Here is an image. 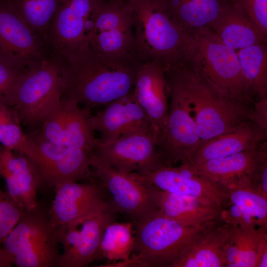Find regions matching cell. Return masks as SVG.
<instances>
[{
    "label": "cell",
    "mask_w": 267,
    "mask_h": 267,
    "mask_svg": "<svg viewBox=\"0 0 267 267\" xmlns=\"http://www.w3.org/2000/svg\"><path fill=\"white\" fill-rule=\"evenodd\" d=\"M90 154L126 173L144 175L165 165L152 130L132 133L106 143L96 138Z\"/></svg>",
    "instance_id": "cell-10"
},
{
    "label": "cell",
    "mask_w": 267,
    "mask_h": 267,
    "mask_svg": "<svg viewBox=\"0 0 267 267\" xmlns=\"http://www.w3.org/2000/svg\"><path fill=\"white\" fill-rule=\"evenodd\" d=\"M159 212L182 224L199 226L220 217L222 207L216 203L161 190Z\"/></svg>",
    "instance_id": "cell-25"
},
{
    "label": "cell",
    "mask_w": 267,
    "mask_h": 267,
    "mask_svg": "<svg viewBox=\"0 0 267 267\" xmlns=\"http://www.w3.org/2000/svg\"><path fill=\"white\" fill-rule=\"evenodd\" d=\"M63 68L58 55L44 58L18 75L0 94V103L10 107L19 122L43 124L61 105Z\"/></svg>",
    "instance_id": "cell-3"
},
{
    "label": "cell",
    "mask_w": 267,
    "mask_h": 267,
    "mask_svg": "<svg viewBox=\"0 0 267 267\" xmlns=\"http://www.w3.org/2000/svg\"><path fill=\"white\" fill-rule=\"evenodd\" d=\"M63 117L64 111L61 100L59 108L43 123L42 131L39 135L52 143L65 145Z\"/></svg>",
    "instance_id": "cell-35"
},
{
    "label": "cell",
    "mask_w": 267,
    "mask_h": 267,
    "mask_svg": "<svg viewBox=\"0 0 267 267\" xmlns=\"http://www.w3.org/2000/svg\"><path fill=\"white\" fill-rule=\"evenodd\" d=\"M20 152L37 167L42 186L54 188L67 181L95 178L90 166V153L84 149L55 144L40 135L28 136Z\"/></svg>",
    "instance_id": "cell-8"
},
{
    "label": "cell",
    "mask_w": 267,
    "mask_h": 267,
    "mask_svg": "<svg viewBox=\"0 0 267 267\" xmlns=\"http://www.w3.org/2000/svg\"><path fill=\"white\" fill-rule=\"evenodd\" d=\"M25 210L6 191L0 188V248Z\"/></svg>",
    "instance_id": "cell-33"
},
{
    "label": "cell",
    "mask_w": 267,
    "mask_h": 267,
    "mask_svg": "<svg viewBox=\"0 0 267 267\" xmlns=\"http://www.w3.org/2000/svg\"><path fill=\"white\" fill-rule=\"evenodd\" d=\"M267 37V0H229Z\"/></svg>",
    "instance_id": "cell-34"
},
{
    "label": "cell",
    "mask_w": 267,
    "mask_h": 267,
    "mask_svg": "<svg viewBox=\"0 0 267 267\" xmlns=\"http://www.w3.org/2000/svg\"><path fill=\"white\" fill-rule=\"evenodd\" d=\"M93 132L100 134L98 140L109 142L137 131L153 130L146 113L136 100L133 91L105 105L89 118Z\"/></svg>",
    "instance_id": "cell-18"
},
{
    "label": "cell",
    "mask_w": 267,
    "mask_h": 267,
    "mask_svg": "<svg viewBox=\"0 0 267 267\" xmlns=\"http://www.w3.org/2000/svg\"><path fill=\"white\" fill-rule=\"evenodd\" d=\"M266 138L267 134L250 120L230 132L202 141L190 159L186 162L198 164L254 149Z\"/></svg>",
    "instance_id": "cell-22"
},
{
    "label": "cell",
    "mask_w": 267,
    "mask_h": 267,
    "mask_svg": "<svg viewBox=\"0 0 267 267\" xmlns=\"http://www.w3.org/2000/svg\"><path fill=\"white\" fill-rule=\"evenodd\" d=\"M252 121L263 133L267 134V96L259 98L255 102Z\"/></svg>",
    "instance_id": "cell-38"
},
{
    "label": "cell",
    "mask_w": 267,
    "mask_h": 267,
    "mask_svg": "<svg viewBox=\"0 0 267 267\" xmlns=\"http://www.w3.org/2000/svg\"><path fill=\"white\" fill-rule=\"evenodd\" d=\"M99 0H61L51 23L50 42L62 57L88 44L91 16Z\"/></svg>",
    "instance_id": "cell-16"
},
{
    "label": "cell",
    "mask_w": 267,
    "mask_h": 267,
    "mask_svg": "<svg viewBox=\"0 0 267 267\" xmlns=\"http://www.w3.org/2000/svg\"><path fill=\"white\" fill-rule=\"evenodd\" d=\"M60 244L48 210L39 203L34 209L24 211L1 247L17 267H57Z\"/></svg>",
    "instance_id": "cell-5"
},
{
    "label": "cell",
    "mask_w": 267,
    "mask_h": 267,
    "mask_svg": "<svg viewBox=\"0 0 267 267\" xmlns=\"http://www.w3.org/2000/svg\"><path fill=\"white\" fill-rule=\"evenodd\" d=\"M13 264L10 257L2 247L0 248V267H11Z\"/></svg>",
    "instance_id": "cell-39"
},
{
    "label": "cell",
    "mask_w": 267,
    "mask_h": 267,
    "mask_svg": "<svg viewBox=\"0 0 267 267\" xmlns=\"http://www.w3.org/2000/svg\"><path fill=\"white\" fill-rule=\"evenodd\" d=\"M250 185L253 189L267 197V154L263 156L254 172Z\"/></svg>",
    "instance_id": "cell-36"
},
{
    "label": "cell",
    "mask_w": 267,
    "mask_h": 267,
    "mask_svg": "<svg viewBox=\"0 0 267 267\" xmlns=\"http://www.w3.org/2000/svg\"><path fill=\"white\" fill-rule=\"evenodd\" d=\"M202 225H183L160 212L135 222L131 257L136 267H173Z\"/></svg>",
    "instance_id": "cell-7"
},
{
    "label": "cell",
    "mask_w": 267,
    "mask_h": 267,
    "mask_svg": "<svg viewBox=\"0 0 267 267\" xmlns=\"http://www.w3.org/2000/svg\"><path fill=\"white\" fill-rule=\"evenodd\" d=\"M222 187L228 196L220 218L242 228H267V197L244 181H232Z\"/></svg>",
    "instance_id": "cell-21"
},
{
    "label": "cell",
    "mask_w": 267,
    "mask_h": 267,
    "mask_svg": "<svg viewBox=\"0 0 267 267\" xmlns=\"http://www.w3.org/2000/svg\"><path fill=\"white\" fill-rule=\"evenodd\" d=\"M168 86L186 103L202 141L230 132L252 120L247 104L223 93L187 60L166 69Z\"/></svg>",
    "instance_id": "cell-2"
},
{
    "label": "cell",
    "mask_w": 267,
    "mask_h": 267,
    "mask_svg": "<svg viewBox=\"0 0 267 267\" xmlns=\"http://www.w3.org/2000/svg\"><path fill=\"white\" fill-rule=\"evenodd\" d=\"M132 4L140 57L156 61L165 68L186 60L193 38L179 26L163 0H136Z\"/></svg>",
    "instance_id": "cell-4"
},
{
    "label": "cell",
    "mask_w": 267,
    "mask_h": 267,
    "mask_svg": "<svg viewBox=\"0 0 267 267\" xmlns=\"http://www.w3.org/2000/svg\"><path fill=\"white\" fill-rule=\"evenodd\" d=\"M233 227L220 217L204 223L173 267H225L224 248Z\"/></svg>",
    "instance_id": "cell-20"
},
{
    "label": "cell",
    "mask_w": 267,
    "mask_h": 267,
    "mask_svg": "<svg viewBox=\"0 0 267 267\" xmlns=\"http://www.w3.org/2000/svg\"><path fill=\"white\" fill-rule=\"evenodd\" d=\"M23 70H24L19 69L0 56V94Z\"/></svg>",
    "instance_id": "cell-37"
},
{
    "label": "cell",
    "mask_w": 267,
    "mask_h": 267,
    "mask_svg": "<svg viewBox=\"0 0 267 267\" xmlns=\"http://www.w3.org/2000/svg\"><path fill=\"white\" fill-rule=\"evenodd\" d=\"M168 87L171 100L158 149L165 165L174 166L188 161L202 140L186 103L175 89Z\"/></svg>",
    "instance_id": "cell-13"
},
{
    "label": "cell",
    "mask_w": 267,
    "mask_h": 267,
    "mask_svg": "<svg viewBox=\"0 0 267 267\" xmlns=\"http://www.w3.org/2000/svg\"><path fill=\"white\" fill-rule=\"evenodd\" d=\"M267 246V228L234 226L224 248L225 267H257Z\"/></svg>",
    "instance_id": "cell-27"
},
{
    "label": "cell",
    "mask_w": 267,
    "mask_h": 267,
    "mask_svg": "<svg viewBox=\"0 0 267 267\" xmlns=\"http://www.w3.org/2000/svg\"><path fill=\"white\" fill-rule=\"evenodd\" d=\"M132 91L150 120L158 144L169 110V90L165 67L156 61H144L137 72Z\"/></svg>",
    "instance_id": "cell-17"
},
{
    "label": "cell",
    "mask_w": 267,
    "mask_h": 267,
    "mask_svg": "<svg viewBox=\"0 0 267 267\" xmlns=\"http://www.w3.org/2000/svg\"><path fill=\"white\" fill-rule=\"evenodd\" d=\"M266 154L267 143L264 142L254 149L198 164H191L200 173L219 184L243 178H248L250 181L254 172Z\"/></svg>",
    "instance_id": "cell-24"
},
{
    "label": "cell",
    "mask_w": 267,
    "mask_h": 267,
    "mask_svg": "<svg viewBox=\"0 0 267 267\" xmlns=\"http://www.w3.org/2000/svg\"><path fill=\"white\" fill-rule=\"evenodd\" d=\"M137 174L142 182L162 191L198 198L222 208L228 202L226 191L188 162L177 167L165 165L144 175Z\"/></svg>",
    "instance_id": "cell-14"
},
{
    "label": "cell",
    "mask_w": 267,
    "mask_h": 267,
    "mask_svg": "<svg viewBox=\"0 0 267 267\" xmlns=\"http://www.w3.org/2000/svg\"><path fill=\"white\" fill-rule=\"evenodd\" d=\"M94 178L99 180L112 197L119 212L127 214L134 222L159 212L161 190L142 182L136 173H126L89 156Z\"/></svg>",
    "instance_id": "cell-9"
},
{
    "label": "cell",
    "mask_w": 267,
    "mask_h": 267,
    "mask_svg": "<svg viewBox=\"0 0 267 267\" xmlns=\"http://www.w3.org/2000/svg\"><path fill=\"white\" fill-rule=\"evenodd\" d=\"M193 40L185 60L219 90L248 104L252 93L236 51L222 42L210 28L200 31Z\"/></svg>",
    "instance_id": "cell-6"
},
{
    "label": "cell",
    "mask_w": 267,
    "mask_h": 267,
    "mask_svg": "<svg viewBox=\"0 0 267 267\" xmlns=\"http://www.w3.org/2000/svg\"><path fill=\"white\" fill-rule=\"evenodd\" d=\"M37 33L6 0H0V56L22 70L43 59Z\"/></svg>",
    "instance_id": "cell-15"
},
{
    "label": "cell",
    "mask_w": 267,
    "mask_h": 267,
    "mask_svg": "<svg viewBox=\"0 0 267 267\" xmlns=\"http://www.w3.org/2000/svg\"><path fill=\"white\" fill-rule=\"evenodd\" d=\"M134 241L131 223L114 221L104 230L98 259H105L109 263L129 261L133 252Z\"/></svg>",
    "instance_id": "cell-30"
},
{
    "label": "cell",
    "mask_w": 267,
    "mask_h": 267,
    "mask_svg": "<svg viewBox=\"0 0 267 267\" xmlns=\"http://www.w3.org/2000/svg\"><path fill=\"white\" fill-rule=\"evenodd\" d=\"M236 51L252 94L259 98L267 96L266 44H253Z\"/></svg>",
    "instance_id": "cell-29"
},
{
    "label": "cell",
    "mask_w": 267,
    "mask_h": 267,
    "mask_svg": "<svg viewBox=\"0 0 267 267\" xmlns=\"http://www.w3.org/2000/svg\"><path fill=\"white\" fill-rule=\"evenodd\" d=\"M62 58L63 96L89 111L131 93L138 69L144 61L138 56H105L89 44Z\"/></svg>",
    "instance_id": "cell-1"
},
{
    "label": "cell",
    "mask_w": 267,
    "mask_h": 267,
    "mask_svg": "<svg viewBox=\"0 0 267 267\" xmlns=\"http://www.w3.org/2000/svg\"><path fill=\"white\" fill-rule=\"evenodd\" d=\"M126 0V1H128L129 2H130L132 3V2L135 1L136 0Z\"/></svg>",
    "instance_id": "cell-40"
},
{
    "label": "cell",
    "mask_w": 267,
    "mask_h": 267,
    "mask_svg": "<svg viewBox=\"0 0 267 267\" xmlns=\"http://www.w3.org/2000/svg\"><path fill=\"white\" fill-rule=\"evenodd\" d=\"M119 212L114 204L84 220L76 227L57 228L63 251L57 267H84L98 259L99 247L106 227Z\"/></svg>",
    "instance_id": "cell-12"
},
{
    "label": "cell",
    "mask_w": 267,
    "mask_h": 267,
    "mask_svg": "<svg viewBox=\"0 0 267 267\" xmlns=\"http://www.w3.org/2000/svg\"><path fill=\"white\" fill-rule=\"evenodd\" d=\"M0 176L5 180L6 192L26 210L34 209L39 202L37 193L42 186L39 172L24 153L0 144Z\"/></svg>",
    "instance_id": "cell-19"
},
{
    "label": "cell",
    "mask_w": 267,
    "mask_h": 267,
    "mask_svg": "<svg viewBox=\"0 0 267 267\" xmlns=\"http://www.w3.org/2000/svg\"><path fill=\"white\" fill-rule=\"evenodd\" d=\"M19 122L13 110L0 103V144L19 152L28 137L22 132Z\"/></svg>",
    "instance_id": "cell-32"
},
{
    "label": "cell",
    "mask_w": 267,
    "mask_h": 267,
    "mask_svg": "<svg viewBox=\"0 0 267 267\" xmlns=\"http://www.w3.org/2000/svg\"><path fill=\"white\" fill-rule=\"evenodd\" d=\"M182 29L192 38L210 28L229 0H162Z\"/></svg>",
    "instance_id": "cell-26"
},
{
    "label": "cell",
    "mask_w": 267,
    "mask_h": 267,
    "mask_svg": "<svg viewBox=\"0 0 267 267\" xmlns=\"http://www.w3.org/2000/svg\"><path fill=\"white\" fill-rule=\"evenodd\" d=\"M95 179L85 183L67 181L54 188V198L48 210L53 226L76 227L113 205L105 199L102 183Z\"/></svg>",
    "instance_id": "cell-11"
},
{
    "label": "cell",
    "mask_w": 267,
    "mask_h": 267,
    "mask_svg": "<svg viewBox=\"0 0 267 267\" xmlns=\"http://www.w3.org/2000/svg\"><path fill=\"white\" fill-rule=\"evenodd\" d=\"M210 28L222 42L235 51L267 41V37L229 0Z\"/></svg>",
    "instance_id": "cell-23"
},
{
    "label": "cell",
    "mask_w": 267,
    "mask_h": 267,
    "mask_svg": "<svg viewBox=\"0 0 267 267\" xmlns=\"http://www.w3.org/2000/svg\"><path fill=\"white\" fill-rule=\"evenodd\" d=\"M20 16L37 33L45 39L49 23L61 0H6Z\"/></svg>",
    "instance_id": "cell-31"
},
{
    "label": "cell",
    "mask_w": 267,
    "mask_h": 267,
    "mask_svg": "<svg viewBox=\"0 0 267 267\" xmlns=\"http://www.w3.org/2000/svg\"><path fill=\"white\" fill-rule=\"evenodd\" d=\"M62 104L65 145L82 148L91 153L96 138L89 125L90 111L65 96L62 97Z\"/></svg>",
    "instance_id": "cell-28"
}]
</instances>
